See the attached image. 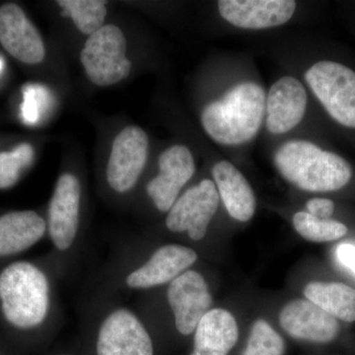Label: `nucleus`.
I'll return each instance as SVG.
<instances>
[{
  "instance_id": "3",
  "label": "nucleus",
  "mask_w": 355,
  "mask_h": 355,
  "mask_svg": "<svg viewBox=\"0 0 355 355\" xmlns=\"http://www.w3.org/2000/svg\"><path fill=\"white\" fill-rule=\"evenodd\" d=\"M0 299L9 323L20 329L34 328L48 315V279L32 263H14L0 275Z\"/></svg>"
},
{
  "instance_id": "6",
  "label": "nucleus",
  "mask_w": 355,
  "mask_h": 355,
  "mask_svg": "<svg viewBox=\"0 0 355 355\" xmlns=\"http://www.w3.org/2000/svg\"><path fill=\"white\" fill-rule=\"evenodd\" d=\"M218 191L211 180H202L184 191L169 210L166 226L172 232H188L195 241L202 240L219 205Z\"/></svg>"
},
{
  "instance_id": "1",
  "label": "nucleus",
  "mask_w": 355,
  "mask_h": 355,
  "mask_svg": "<svg viewBox=\"0 0 355 355\" xmlns=\"http://www.w3.org/2000/svg\"><path fill=\"white\" fill-rule=\"evenodd\" d=\"M273 161L286 181L311 193L343 190L354 177V168L347 159L308 140H291L282 144Z\"/></svg>"
},
{
  "instance_id": "28",
  "label": "nucleus",
  "mask_w": 355,
  "mask_h": 355,
  "mask_svg": "<svg viewBox=\"0 0 355 355\" xmlns=\"http://www.w3.org/2000/svg\"><path fill=\"white\" fill-rule=\"evenodd\" d=\"M13 153L17 155V157L22 161L23 164L27 168L28 166L31 164L33 157H34V150L30 144H23L21 146L16 147Z\"/></svg>"
},
{
  "instance_id": "21",
  "label": "nucleus",
  "mask_w": 355,
  "mask_h": 355,
  "mask_svg": "<svg viewBox=\"0 0 355 355\" xmlns=\"http://www.w3.org/2000/svg\"><path fill=\"white\" fill-rule=\"evenodd\" d=\"M58 6L64 15L73 20L77 29L83 34L93 35L101 29L107 15L104 1L100 0H60Z\"/></svg>"
},
{
  "instance_id": "12",
  "label": "nucleus",
  "mask_w": 355,
  "mask_h": 355,
  "mask_svg": "<svg viewBox=\"0 0 355 355\" xmlns=\"http://www.w3.org/2000/svg\"><path fill=\"white\" fill-rule=\"evenodd\" d=\"M0 43L24 64H40L46 55L41 35L17 4L0 7Z\"/></svg>"
},
{
  "instance_id": "23",
  "label": "nucleus",
  "mask_w": 355,
  "mask_h": 355,
  "mask_svg": "<svg viewBox=\"0 0 355 355\" xmlns=\"http://www.w3.org/2000/svg\"><path fill=\"white\" fill-rule=\"evenodd\" d=\"M284 342L265 320L254 322L242 355H284Z\"/></svg>"
},
{
  "instance_id": "5",
  "label": "nucleus",
  "mask_w": 355,
  "mask_h": 355,
  "mask_svg": "<svg viewBox=\"0 0 355 355\" xmlns=\"http://www.w3.org/2000/svg\"><path fill=\"white\" fill-rule=\"evenodd\" d=\"M125 51V35L116 26H103L89 36L80 55L89 79L96 85L104 87L125 78L132 67Z\"/></svg>"
},
{
  "instance_id": "4",
  "label": "nucleus",
  "mask_w": 355,
  "mask_h": 355,
  "mask_svg": "<svg viewBox=\"0 0 355 355\" xmlns=\"http://www.w3.org/2000/svg\"><path fill=\"white\" fill-rule=\"evenodd\" d=\"M305 80L331 120L355 130V70L338 60H322L306 71Z\"/></svg>"
},
{
  "instance_id": "18",
  "label": "nucleus",
  "mask_w": 355,
  "mask_h": 355,
  "mask_svg": "<svg viewBox=\"0 0 355 355\" xmlns=\"http://www.w3.org/2000/svg\"><path fill=\"white\" fill-rule=\"evenodd\" d=\"M46 222L32 210L13 211L0 216V256L29 249L46 232Z\"/></svg>"
},
{
  "instance_id": "11",
  "label": "nucleus",
  "mask_w": 355,
  "mask_h": 355,
  "mask_svg": "<svg viewBox=\"0 0 355 355\" xmlns=\"http://www.w3.org/2000/svg\"><path fill=\"white\" fill-rule=\"evenodd\" d=\"M219 13L235 27L263 30L286 24L296 9L292 0H221Z\"/></svg>"
},
{
  "instance_id": "30",
  "label": "nucleus",
  "mask_w": 355,
  "mask_h": 355,
  "mask_svg": "<svg viewBox=\"0 0 355 355\" xmlns=\"http://www.w3.org/2000/svg\"><path fill=\"white\" fill-rule=\"evenodd\" d=\"M3 60L0 58V71H1V69H3Z\"/></svg>"
},
{
  "instance_id": "8",
  "label": "nucleus",
  "mask_w": 355,
  "mask_h": 355,
  "mask_svg": "<svg viewBox=\"0 0 355 355\" xmlns=\"http://www.w3.org/2000/svg\"><path fill=\"white\" fill-rule=\"evenodd\" d=\"M167 296L175 315L177 330L184 336L191 335L196 331L198 324L212 305L207 282L195 270L184 272L173 280Z\"/></svg>"
},
{
  "instance_id": "22",
  "label": "nucleus",
  "mask_w": 355,
  "mask_h": 355,
  "mask_svg": "<svg viewBox=\"0 0 355 355\" xmlns=\"http://www.w3.org/2000/svg\"><path fill=\"white\" fill-rule=\"evenodd\" d=\"M293 225L299 235L311 242L324 243L340 239L349 228L335 219H319L307 211H299L293 216Z\"/></svg>"
},
{
  "instance_id": "19",
  "label": "nucleus",
  "mask_w": 355,
  "mask_h": 355,
  "mask_svg": "<svg viewBox=\"0 0 355 355\" xmlns=\"http://www.w3.org/2000/svg\"><path fill=\"white\" fill-rule=\"evenodd\" d=\"M195 349L227 355L237 343L239 330L235 318L229 311L209 310L196 329Z\"/></svg>"
},
{
  "instance_id": "25",
  "label": "nucleus",
  "mask_w": 355,
  "mask_h": 355,
  "mask_svg": "<svg viewBox=\"0 0 355 355\" xmlns=\"http://www.w3.org/2000/svg\"><path fill=\"white\" fill-rule=\"evenodd\" d=\"M22 161L13 153H0V189H7L17 183L25 169Z\"/></svg>"
},
{
  "instance_id": "14",
  "label": "nucleus",
  "mask_w": 355,
  "mask_h": 355,
  "mask_svg": "<svg viewBox=\"0 0 355 355\" xmlns=\"http://www.w3.org/2000/svg\"><path fill=\"white\" fill-rule=\"evenodd\" d=\"M307 91L292 76L282 77L273 83L266 102V128L273 135L288 132L304 118Z\"/></svg>"
},
{
  "instance_id": "20",
  "label": "nucleus",
  "mask_w": 355,
  "mask_h": 355,
  "mask_svg": "<svg viewBox=\"0 0 355 355\" xmlns=\"http://www.w3.org/2000/svg\"><path fill=\"white\" fill-rule=\"evenodd\" d=\"M307 300L335 319L355 321V289L342 282H310L304 288Z\"/></svg>"
},
{
  "instance_id": "10",
  "label": "nucleus",
  "mask_w": 355,
  "mask_h": 355,
  "mask_svg": "<svg viewBox=\"0 0 355 355\" xmlns=\"http://www.w3.org/2000/svg\"><path fill=\"white\" fill-rule=\"evenodd\" d=\"M160 173L147 184V193L160 211L171 209L182 188L195 174L191 151L183 146L168 148L159 157Z\"/></svg>"
},
{
  "instance_id": "15",
  "label": "nucleus",
  "mask_w": 355,
  "mask_h": 355,
  "mask_svg": "<svg viewBox=\"0 0 355 355\" xmlns=\"http://www.w3.org/2000/svg\"><path fill=\"white\" fill-rule=\"evenodd\" d=\"M80 184L72 174L58 179L49 209V228L53 244L58 250H67L76 237L79 224Z\"/></svg>"
},
{
  "instance_id": "17",
  "label": "nucleus",
  "mask_w": 355,
  "mask_h": 355,
  "mask_svg": "<svg viewBox=\"0 0 355 355\" xmlns=\"http://www.w3.org/2000/svg\"><path fill=\"white\" fill-rule=\"evenodd\" d=\"M212 175L219 197L230 216L240 222L253 218L256 198L244 175L228 161L217 162L212 169Z\"/></svg>"
},
{
  "instance_id": "26",
  "label": "nucleus",
  "mask_w": 355,
  "mask_h": 355,
  "mask_svg": "<svg viewBox=\"0 0 355 355\" xmlns=\"http://www.w3.org/2000/svg\"><path fill=\"white\" fill-rule=\"evenodd\" d=\"M306 209L311 216L319 219H331L335 214V202L329 198H311L306 203Z\"/></svg>"
},
{
  "instance_id": "9",
  "label": "nucleus",
  "mask_w": 355,
  "mask_h": 355,
  "mask_svg": "<svg viewBox=\"0 0 355 355\" xmlns=\"http://www.w3.org/2000/svg\"><path fill=\"white\" fill-rule=\"evenodd\" d=\"M98 355H153L150 336L132 312L114 311L105 320L97 342Z\"/></svg>"
},
{
  "instance_id": "7",
  "label": "nucleus",
  "mask_w": 355,
  "mask_h": 355,
  "mask_svg": "<svg viewBox=\"0 0 355 355\" xmlns=\"http://www.w3.org/2000/svg\"><path fill=\"white\" fill-rule=\"evenodd\" d=\"M148 146L142 128L130 125L119 133L107 167V180L113 190L125 193L135 187L146 166Z\"/></svg>"
},
{
  "instance_id": "13",
  "label": "nucleus",
  "mask_w": 355,
  "mask_h": 355,
  "mask_svg": "<svg viewBox=\"0 0 355 355\" xmlns=\"http://www.w3.org/2000/svg\"><path fill=\"white\" fill-rule=\"evenodd\" d=\"M279 323L291 338L311 343H330L340 331L335 318L304 299L287 303L280 312Z\"/></svg>"
},
{
  "instance_id": "2",
  "label": "nucleus",
  "mask_w": 355,
  "mask_h": 355,
  "mask_svg": "<svg viewBox=\"0 0 355 355\" xmlns=\"http://www.w3.org/2000/svg\"><path fill=\"white\" fill-rule=\"evenodd\" d=\"M266 102L265 90L259 84H238L203 109L202 127L214 141L222 146L247 144L260 130Z\"/></svg>"
},
{
  "instance_id": "16",
  "label": "nucleus",
  "mask_w": 355,
  "mask_h": 355,
  "mask_svg": "<svg viewBox=\"0 0 355 355\" xmlns=\"http://www.w3.org/2000/svg\"><path fill=\"white\" fill-rule=\"evenodd\" d=\"M198 260V254L191 248L181 245H166L159 248L149 261L127 279L130 288H150L176 279Z\"/></svg>"
},
{
  "instance_id": "29",
  "label": "nucleus",
  "mask_w": 355,
  "mask_h": 355,
  "mask_svg": "<svg viewBox=\"0 0 355 355\" xmlns=\"http://www.w3.org/2000/svg\"><path fill=\"white\" fill-rule=\"evenodd\" d=\"M191 355H226L223 354H218V352H205V350L193 349Z\"/></svg>"
},
{
  "instance_id": "24",
  "label": "nucleus",
  "mask_w": 355,
  "mask_h": 355,
  "mask_svg": "<svg viewBox=\"0 0 355 355\" xmlns=\"http://www.w3.org/2000/svg\"><path fill=\"white\" fill-rule=\"evenodd\" d=\"M48 89L41 85H27L24 89V101L21 112L26 123L34 125L38 123L42 112L46 110L50 102Z\"/></svg>"
},
{
  "instance_id": "27",
  "label": "nucleus",
  "mask_w": 355,
  "mask_h": 355,
  "mask_svg": "<svg viewBox=\"0 0 355 355\" xmlns=\"http://www.w3.org/2000/svg\"><path fill=\"white\" fill-rule=\"evenodd\" d=\"M338 260L343 266L355 273V246L352 244H343L338 247Z\"/></svg>"
}]
</instances>
